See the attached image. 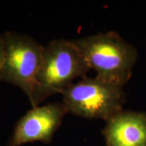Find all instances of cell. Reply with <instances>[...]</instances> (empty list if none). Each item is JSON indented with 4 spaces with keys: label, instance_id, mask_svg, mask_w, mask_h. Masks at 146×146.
Wrapping results in <instances>:
<instances>
[{
    "label": "cell",
    "instance_id": "cell-1",
    "mask_svg": "<svg viewBox=\"0 0 146 146\" xmlns=\"http://www.w3.org/2000/svg\"><path fill=\"white\" fill-rule=\"evenodd\" d=\"M72 42L98 78L122 87L131 79L138 51L116 32L99 33Z\"/></svg>",
    "mask_w": 146,
    "mask_h": 146
},
{
    "label": "cell",
    "instance_id": "cell-2",
    "mask_svg": "<svg viewBox=\"0 0 146 146\" xmlns=\"http://www.w3.org/2000/svg\"><path fill=\"white\" fill-rule=\"evenodd\" d=\"M90 67L72 41L55 39L44 47L30 103L39 106L49 97L62 94L76 78H84Z\"/></svg>",
    "mask_w": 146,
    "mask_h": 146
},
{
    "label": "cell",
    "instance_id": "cell-3",
    "mask_svg": "<svg viewBox=\"0 0 146 146\" xmlns=\"http://www.w3.org/2000/svg\"><path fill=\"white\" fill-rule=\"evenodd\" d=\"M68 112L89 119L106 120L123 110L126 103L123 87L96 77L82 78L62 92Z\"/></svg>",
    "mask_w": 146,
    "mask_h": 146
},
{
    "label": "cell",
    "instance_id": "cell-4",
    "mask_svg": "<svg viewBox=\"0 0 146 146\" xmlns=\"http://www.w3.org/2000/svg\"><path fill=\"white\" fill-rule=\"evenodd\" d=\"M4 58L0 81L19 87L31 100L44 46L27 35L6 31L1 34Z\"/></svg>",
    "mask_w": 146,
    "mask_h": 146
},
{
    "label": "cell",
    "instance_id": "cell-5",
    "mask_svg": "<svg viewBox=\"0 0 146 146\" xmlns=\"http://www.w3.org/2000/svg\"><path fill=\"white\" fill-rule=\"evenodd\" d=\"M67 113L62 102L32 108L16 123L8 146H21L35 141L50 143Z\"/></svg>",
    "mask_w": 146,
    "mask_h": 146
},
{
    "label": "cell",
    "instance_id": "cell-6",
    "mask_svg": "<svg viewBox=\"0 0 146 146\" xmlns=\"http://www.w3.org/2000/svg\"><path fill=\"white\" fill-rule=\"evenodd\" d=\"M106 122V146H146L145 112L123 110Z\"/></svg>",
    "mask_w": 146,
    "mask_h": 146
},
{
    "label": "cell",
    "instance_id": "cell-7",
    "mask_svg": "<svg viewBox=\"0 0 146 146\" xmlns=\"http://www.w3.org/2000/svg\"><path fill=\"white\" fill-rule=\"evenodd\" d=\"M3 58H4V43L1 35H0V72L3 64Z\"/></svg>",
    "mask_w": 146,
    "mask_h": 146
}]
</instances>
